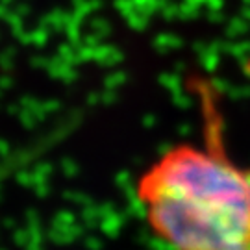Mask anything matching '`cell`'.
<instances>
[{"mask_svg": "<svg viewBox=\"0 0 250 250\" xmlns=\"http://www.w3.org/2000/svg\"><path fill=\"white\" fill-rule=\"evenodd\" d=\"M204 145H176L146 167L135 198L172 250H250V170L223 148L208 121Z\"/></svg>", "mask_w": 250, "mask_h": 250, "instance_id": "1", "label": "cell"}]
</instances>
